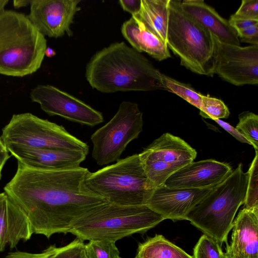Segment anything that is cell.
I'll use <instances>...</instances> for the list:
<instances>
[{
  "mask_svg": "<svg viewBox=\"0 0 258 258\" xmlns=\"http://www.w3.org/2000/svg\"><path fill=\"white\" fill-rule=\"evenodd\" d=\"M247 171L248 181L243 208L258 209V151Z\"/></svg>",
  "mask_w": 258,
  "mask_h": 258,
  "instance_id": "25",
  "label": "cell"
},
{
  "mask_svg": "<svg viewBox=\"0 0 258 258\" xmlns=\"http://www.w3.org/2000/svg\"><path fill=\"white\" fill-rule=\"evenodd\" d=\"M235 128L249 141L255 151H258V116L246 111L239 114Z\"/></svg>",
  "mask_w": 258,
  "mask_h": 258,
  "instance_id": "26",
  "label": "cell"
},
{
  "mask_svg": "<svg viewBox=\"0 0 258 258\" xmlns=\"http://www.w3.org/2000/svg\"><path fill=\"white\" fill-rule=\"evenodd\" d=\"M163 89L180 97L192 105L200 109L203 94L197 92L189 84L183 83L161 74Z\"/></svg>",
  "mask_w": 258,
  "mask_h": 258,
  "instance_id": "24",
  "label": "cell"
},
{
  "mask_svg": "<svg viewBox=\"0 0 258 258\" xmlns=\"http://www.w3.org/2000/svg\"><path fill=\"white\" fill-rule=\"evenodd\" d=\"M5 258H87L84 241L77 238L68 244L56 247L50 245L39 253L16 251L9 252Z\"/></svg>",
  "mask_w": 258,
  "mask_h": 258,
  "instance_id": "23",
  "label": "cell"
},
{
  "mask_svg": "<svg viewBox=\"0 0 258 258\" xmlns=\"http://www.w3.org/2000/svg\"><path fill=\"white\" fill-rule=\"evenodd\" d=\"M225 258H258V209L243 208L234 220Z\"/></svg>",
  "mask_w": 258,
  "mask_h": 258,
  "instance_id": "16",
  "label": "cell"
},
{
  "mask_svg": "<svg viewBox=\"0 0 258 258\" xmlns=\"http://www.w3.org/2000/svg\"><path fill=\"white\" fill-rule=\"evenodd\" d=\"M119 3L122 9L132 16L138 13L141 7V0H120Z\"/></svg>",
  "mask_w": 258,
  "mask_h": 258,
  "instance_id": "33",
  "label": "cell"
},
{
  "mask_svg": "<svg viewBox=\"0 0 258 258\" xmlns=\"http://www.w3.org/2000/svg\"><path fill=\"white\" fill-rule=\"evenodd\" d=\"M87 258H121L115 242L108 240H91L85 244Z\"/></svg>",
  "mask_w": 258,
  "mask_h": 258,
  "instance_id": "28",
  "label": "cell"
},
{
  "mask_svg": "<svg viewBox=\"0 0 258 258\" xmlns=\"http://www.w3.org/2000/svg\"><path fill=\"white\" fill-rule=\"evenodd\" d=\"M169 0H141L138 13L132 16L166 44Z\"/></svg>",
  "mask_w": 258,
  "mask_h": 258,
  "instance_id": "21",
  "label": "cell"
},
{
  "mask_svg": "<svg viewBox=\"0 0 258 258\" xmlns=\"http://www.w3.org/2000/svg\"><path fill=\"white\" fill-rule=\"evenodd\" d=\"M166 219L147 205L120 206L106 202L84 213L72 223L71 234L81 240H117L144 233Z\"/></svg>",
  "mask_w": 258,
  "mask_h": 258,
  "instance_id": "3",
  "label": "cell"
},
{
  "mask_svg": "<svg viewBox=\"0 0 258 258\" xmlns=\"http://www.w3.org/2000/svg\"><path fill=\"white\" fill-rule=\"evenodd\" d=\"M196 150L180 138L169 133L162 134L139 154L141 160L185 165L194 161Z\"/></svg>",
  "mask_w": 258,
  "mask_h": 258,
  "instance_id": "18",
  "label": "cell"
},
{
  "mask_svg": "<svg viewBox=\"0 0 258 258\" xmlns=\"http://www.w3.org/2000/svg\"><path fill=\"white\" fill-rule=\"evenodd\" d=\"M230 18L242 20H258V1L243 0L236 12Z\"/></svg>",
  "mask_w": 258,
  "mask_h": 258,
  "instance_id": "31",
  "label": "cell"
},
{
  "mask_svg": "<svg viewBox=\"0 0 258 258\" xmlns=\"http://www.w3.org/2000/svg\"><path fill=\"white\" fill-rule=\"evenodd\" d=\"M248 174L242 163L187 214L185 220L217 241L227 243L235 214L243 204L247 186Z\"/></svg>",
  "mask_w": 258,
  "mask_h": 258,
  "instance_id": "5",
  "label": "cell"
},
{
  "mask_svg": "<svg viewBox=\"0 0 258 258\" xmlns=\"http://www.w3.org/2000/svg\"><path fill=\"white\" fill-rule=\"evenodd\" d=\"M212 188H176L161 185L154 188L146 205L166 219L185 220L188 212Z\"/></svg>",
  "mask_w": 258,
  "mask_h": 258,
  "instance_id": "14",
  "label": "cell"
},
{
  "mask_svg": "<svg viewBox=\"0 0 258 258\" xmlns=\"http://www.w3.org/2000/svg\"><path fill=\"white\" fill-rule=\"evenodd\" d=\"M81 0H31L27 17L43 36L57 38L67 34L76 14L81 10Z\"/></svg>",
  "mask_w": 258,
  "mask_h": 258,
  "instance_id": "12",
  "label": "cell"
},
{
  "mask_svg": "<svg viewBox=\"0 0 258 258\" xmlns=\"http://www.w3.org/2000/svg\"><path fill=\"white\" fill-rule=\"evenodd\" d=\"M214 120L238 141L241 143L250 145V143L246 138L235 127H233L229 123L219 119H215Z\"/></svg>",
  "mask_w": 258,
  "mask_h": 258,
  "instance_id": "32",
  "label": "cell"
},
{
  "mask_svg": "<svg viewBox=\"0 0 258 258\" xmlns=\"http://www.w3.org/2000/svg\"><path fill=\"white\" fill-rule=\"evenodd\" d=\"M56 52L52 48L47 47L45 51V56L48 57H52L55 55Z\"/></svg>",
  "mask_w": 258,
  "mask_h": 258,
  "instance_id": "36",
  "label": "cell"
},
{
  "mask_svg": "<svg viewBox=\"0 0 258 258\" xmlns=\"http://www.w3.org/2000/svg\"><path fill=\"white\" fill-rule=\"evenodd\" d=\"M121 32L132 47L139 52H145L159 61L171 57L167 44L136 18L132 16L125 21Z\"/></svg>",
  "mask_w": 258,
  "mask_h": 258,
  "instance_id": "20",
  "label": "cell"
},
{
  "mask_svg": "<svg viewBox=\"0 0 258 258\" xmlns=\"http://www.w3.org/2000/svg\"><path fill=\"white\" fill-rule=\"evenodd\" d=\"M161 74L141 53L124 42H117L92 56L85 77L93 89L112 93L164 90Z\"/></svg>",
  "mask_w": 258,
  "mask_h": 258,
  "instance_id": "2",
  "label": "cell"
},
{
  "mask_svg": "<svg viewBox=\"0 0 258 258\" xmlns=\"http://www.w3.org/2000/svg\"><path fill=\"white\" fill-rule=\"evenodd\" d=\"M180 3L181 1H169L167 45L179 57L181 65L195 73L213 76V34L185 13Z\"/></svg>",
  "mask_w": 258,
  "mask_h": 258,
  "instance_id": "6",
  "label": "cell"
},
{
  "mask_svg": "<svg viewBox=\"0 0 258 258\" xmlns=\"http://www.w3.org/2000/svg\"><path fill=\"white\" fill-rule=\"evenodd\" d=\"M143 113L137 103L122 101L113 117L91 136L92 157L99 165L119 159L128 144L143 131Z\"/></svg>",
  "mask_w": 258,
  "mask_h": 258,
  "instance_id": "9",
  "label": "cell"
},
{
  "mask_svg": "<svg viewBox=\"0 0 258 258\" xmlns=\"http://www.w3.org/2000/svg\"><path fill=\"white\" fill-rule=\"evenodd\" d=\"M228 22L242 42L258 45V20L230 18Z\"/></svg>",
  "mask_w": 258,
  "mask_h": 258,
  "instance_id": "27",
  "label": "cell"
},
{
  "mask_svg": "<svg viewBox=\"0 0 258 258\" xmlns=\"http://www.w3.org/2000/svg\"><path fill=\"white\" fill-rule=\"evenodd\" d=\"M8 150L0 151V180L2 177V171L7 161L10 158Z\"/></svg>",
  "mask_w": 258,
  "mask_h": 258,
  "instance_id": "34",
  "label": "cell"
},
{
  "mask_svg": "<svg viewBox=\"0 0 258 258\" xmlns=\"http://www.w3.org/2000/svg\"><path fill=\"white\" fill-rule=\"evenodd\" d=\"M182 10L209 31L220 42L240 46V40L228 20L203 0L181 1Z\"/></svg>",
  "mask_w": 258,
  "mask_h": 258,
  "instance_id": "19",
  "label": "cell"
},
{
  "mask_svg": "<svg viewBox=\"0 0 258 258\" xmlns=\"http://www.w3.org/2000/svg\"><path fill=\"white\" fill-rule=\"evenodd\" d=\"M136 258H194L183 249L166 239L156 234L140 243Z\"/></svg>",
  "mask_w": 258,
  "mask_h": 258,
  "instance_id": "22",
  "label": "cell"
},
{
  "mask_svg": "<svg viewBox=\"0 0 258 258\" xmlns=\"http://www.w3.org/2000/svg\"><path fill=\"white\" fill-rule=\"evenodd\" d=\"M215 43L214 74L235 86L258 84V45L241 47Z\"/></svg>",
  "mask_w": 258,
  "mask_h": 258,
  "instance_id": "10",
  "label": "cell"
},
{
  "mask_svg": "<svg viewBox=\"0 0 258 258\" xmlns=\"http://www.w3.org/2000/svg\"><path fill=\"white\" fill-rule=\"evenodd\" d=\"M47 41L27 15L11 10L0 15V74L23 77L36 72Z\"/></svg>",
  "mask_w": 258,
  "mask_h": 258,
  "instance_id": "4",
  "label": "cell"
},
{
  "mask_svg": "<svg viewBox=\"0 0 258 258\" xmlns=\"http://www.w3.org/2000/svg\"><path fill=\"white\" fill-rule=\"evenodd\" d=\"M194 258H225L221 245L206 234L201 236L194 249Z\"/></svg>",
  "mask_w": 258,
  "mask_h": 258,
  "instance_id": "30",
  "label": "cell"
},
{
  "mask_svg": "<svg viewBox=\"0 0 258 258\" xmlns=\"http://www.w3.org/2000/svg\"><path fill=\"white\" fill-rule=\"evenodd\" d=\"M6 148L21 147L89 153L88 144L61 125L30 113L14 114L1 137Z\"/></svg>",
  "mask_w": 258,
  "mask_h": 258,
  "instance_id": "8",
  "label": "cell"
},
{
  "mask_svg": "<svg viewBox=\"0 0 258 258\" xmlns=\"http://www.w3.org/2000/svg\"><path fill=\"white\" fill-rule=\"evenodd\" d=\"M89 172L80 166L42 170L18 162L16 173L4 189L27 217L33 233L49 238L55 233H69L79 216L108 202L87 187Z\"/></svg>",
  "mask_w": 258,
  "mask_h": 258,
  "instance_id": "1",
  "label": "cell"
},
{
  "mask_svg": "<svg viewBox=\"0 0 258 258\" xmlns=\"http://www.w3.org/2000/svg\"><path fill=\"white\" fill-rule=\"evenodd\" d=\"M9 3V0H0V15L5 10V8Z\"/></svg>",
  "mask_w": 258,
  "mask_h": 258,
  "instance_id": "37",
  "label": "cell"
},
{
  "mask_svg": "<svg viewBox=\"0 0 258 258\" xmlns=\"http://www.w3.org/2000/svg\"><path fill=\"white\" fill-rule=\"evenodd\" d=\"M8 152L19 162L30 168L42 170H60L80 166L87 154L74 151L11 146Z\"/></svg>",
  "mask_w": 258,
  "mask_h": 258,
  "instance_id": "15",
  "label": "cell"
},
{
  "mask_svg": "<svg viewBox=\"0 0 258 258\" xmlns=\"http://www.w3.org/2000/svg\"><path fill=\"white\" fill-rule=\"evenodd\" d=\"M31 0H15L13 6L16 9L26 7L30 5Z\"/></svg>",
  "mask_w": 258,
  "mask_h": 258,
  "instance_id": "35",
  "label": "cell"
},
{
  "mask_svg": "<svg viewBox=\"0 0 258 258\" xmlns=\"http://www.w3.org/2000/svg\"><path fill=\"white\" fill-rule=\"evenodd\" d=\"M30 98L49 115H58L81 124L94 126L104 121L102 114L81 100L50 85L31 90Z\"/></svg>",
  "mask_w": 258,
  "mask_h": 258,
  "instance_id": "11",
  "label": "cell"
},
{
  "mask_svg": "<svg viewBox=\"0 0 258 258\" xmlns=\"http://www.w3.org/2000/svg\"><path fill=\"white\" fill-rule=\"evenodd\" d=\"M135 258H136V257H135Z\"/></svg>",
  "mask_w": 258,
  "mask_h": 258,
  "instance_id": "39",
  "label": "cell"
},
{
  "mask_svg": "<svg viewBox=\"0 0 258 258\" xmlns=\"http://www.w3.org/2000/svg\"><path fill=\"white\" fill-rule=\"evenodd\" d=\"M87 187L107 202L120 206L146 205L154 186L149 180L139 154L118 159L85 179Z\"/></svg>",
  "mask_w": 258,
  "mask_h": 258,
  "instance_id": "7",
  "label": "cell"
},
{
  "mask_svg": "<svg viewBox=\"0 0 258 258\" xmlns=\"http://www.w3.org/2000/svg\"><path fill=\"white\" fill-rule=\"evenodd\" d=\"M232 171L228 164L214 159L193 161L173 173L163 185L176 188H212Z\"/></svg>",
  "mask_w": 258,
  "mask_h": 258,
  "instance_id": "13",
  "label": "cell"
},
{
  "mask_svg": "<svg viewBox=\"0 0 258 258\" xmlns=\"http://www.w3.org/2000/svg\"><path fill=\"white\" fill-rule=\"evenodd\" d=\"M33 234L24 212L5 191L1 192L0 252L7 245L13 248L21 240H28Z\"/></svg>",
  "mask_w": 258,
  "mask_h": 258,
  "instance_id": "17",
  "label": "cell"
},
{
  "mask_svg": "<svg viewBox=\"0 0 258 258\" xmlns=\"http://www.w3.org/2000/svg\"><path fill=\"white\" fill-rule=\"evenodd\" d=\"M200 114L205 118L221 119L228 118L230 111L221 100L203 95Z\"/></svg>",
  "mask_w": 258,
  "mask_h": 258,
  "instance_id": "29",
  "label": "cell"
},
{
  "mask_svg": "<svg viewBox=\"0 0 258 258\" xmlns=\"http://www.w3.org/2000/svg\"><path fill=\"white\" fill-rule=\"evenodd\" d=\"M5 149H6V148L2 141L1 138L0 137V151L4 150Z\"/></svg>",
  "mask_w": 258,
  "mask_h": 258,
  "instance_id": "38",
  "label": "cell"
}]
</instances>
